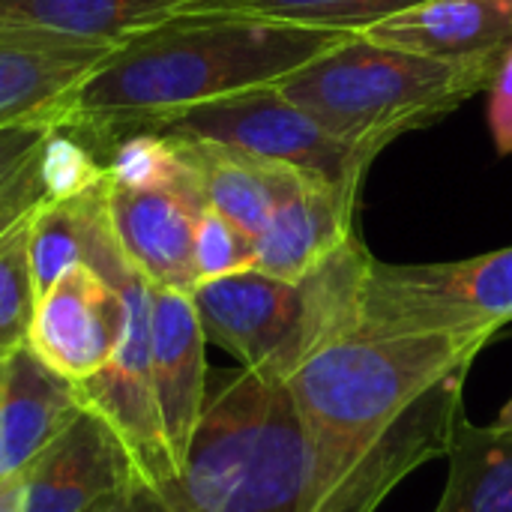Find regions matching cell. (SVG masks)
<instances>
[{
	"instance_id": "1",
	"label": "cell",
	"mask_w": 512,
	"mask_h": 512,
	"mask_svg": "<svg viewBox=\"0 0 512 512\" xmlns=\"http://www.w3.org/2000/svg\"><path fill=\"white\" fill-rule=\"evenodd\" d=\"M351 36L246 15H174L117 45L72 93L60 129L114 144L192 105L273 87Z\"/></svg>"
},
{
	"instance_id": "27",
	"label": "cell",
	"mask_w": 512,
	"mask_h": 512,
	"mask_svg": "<svg viewBox=\"0 0 512 512\" xmlns=\"http://www.w3.org/2000/svg\"><path fill=\"white\" fill-rule=\"evenodd\" d=\"M54 129L57 126L48 120H33V123L0 129V192L24 171V165L39 153V147Z\"/></svg>"
},
{
	"instance_id": "25",
	"label": "cell",
	"mask_w": 512,
	"mask_h": 512,
	"mask_svg": "<svg viewBox=\"0 0 512 512\" xmlns=\"http://www.w3.org/2000/svg\"><path fill=\"white\" fill-rule=\"evenodd\" d=\"M39 177L45 201H72L105 183L108 168L81 135L57 126L39 150Z\"/></svg>"
},
{
	"instance_id": "32",
	"label": "cell",
	"mask_w": 512,
	"mask_h": 512,
	"mask_svg": "<svg viewBox=\"0 0 512 512\" xmlns=\"http://www.w3.org/2000/svg\"><path fill=\"white\" fill-rule=\"evenodd\" d=\"M498 426H504V429H512V399L501 408V417H498Z\"/></svg>"
},
{
	"instance_id": "20",
	"label": "cell",
	"mask_w": 512,
	"mask_h": 512,
	"mask_svg": "<svg viewBox=\"0 0 512 512\" xmlns=\"http://www.w3.org/2000/svg\"><path fill=\"white\" fill-rule=\"evenodd\" d=\"M450 477L435 512H512V429L456 423Z\"/></svg>"
},
{
	"instance_id": "14",
	"label": "cell",
	"mask_w": 512,
	"mask_h": 512,
	"mask_svg": "<svg viewBox=\"0 0 512 512\" xmlns=\"http://www.w3.org/2000/svg\"><path fill=\"white\" fill-rule=\"evenodd\" d=\"M207 210L198 189H126L108 180V213L126 261L159 288L189 291L195 273V225Z\"/></svg>"
},
{
	"instance_id": "22",
	"label": "cell",
	"mask_w": 512,
	"mask_h": 512,
	"mask_svg": "<svg viewBox=\"0 0 512 512\" xmlns=\"http://www.w3.org/2000/svg\"><path fill=\"white\" fill-rule=\"evenodd\" d=\"M93 192V189H90ZM72 201H42L30 216V273L36 300L60 276L84 264L87 246V195Z\"/></svg>"
},
{
	"instance_id": "15",
	"label": "cell",
	"mask_w": 512,
	"mask_h": 512,
	"mask_svg": "<svg viewBox=\"0 0 512 512\" xmlns=\"http://www.w3.org/2000/svg\"><path fill=\"white\" fill-rule=\"evenodd\" d=\"M357 195L318 177L303 180L276 204L264 231L255 237V270L300 282L357 231Z\"/></svg>"
},
{
	"instance_id": "8",
	"label": "cell",
	"mask_w": 512,
	"mask_h": 512,
	"mask_svg": "<svg viewBox=\"0 0 512 512\" xmlns=\"http://www.w3.org/2000/svg\"><path fill=\"white\" fill-rule=\"evenodd\" d=\"M126 303V333L117 345L108 366L84 384H75V393L84 408L96 411L129 450L135 471L156 489L177 477L171 462L156 396H153V366H150V303L153 285L135 270H123L111 279Z\"/></svg>"
},
{
	"instance_id": "17",
	"label": "cell",
	"mask_w": 512,
	"mask_h": 512,
	"mask_svg": "<svg viewBox=\"0 0 512 512\" xmlns=\"http://www.w3.org/2000/svg\"><path fill=\"white\" fill-rule=\"evenodd\" d=\"M360 36L444 60L510 51L512 0H426Z\"/></svg>"
},
{
	"instance_id": "12",
	"label": "cell",
	"mask_w": 512,
	"mask_h": 512,
	"mask_svg": "<svg viewBox=\"0 0 512 512\" xmlns=\"http://www.w3.org/2000/svg\"><path fill=\"white\" fill-rule=\"evenodd\" d=\"M207 336L189 291L153 285L150 366L153 396L171 462L180 474L207 405Z\"/></svg>"
},
{
	"instance_id": "13",
	"label": "cell",
	"mask_w": 512,
	"mask_h": 512,
	"mask_svg": "<svg viewBox=\"0 0 512 512\" xmlns=\"http://www.w3.org/2000/svg\"><path fill=\"white\" fill-rule=\"evenodd\" d=\"M135 477L141 474L117 432L81 408L24 471V512H87Z\"/></svg>"
},
{
	"instance_id": "29",
	"label": "cell",
	"mask_w": 512,
	"mask_h": 512,
	"mask_svg": "<svg viewBox=\"0 0 512 512\" xmlns=\"http://www.w3.org/2000/svg\"><path fill=\"white\" fill-rule=\"evenodd\" d=\"M489 126L498 153L512 156V48L489 84Z\"/></svg>"
},
{
	"instance_id": "16",
	"label": "cell",
	"mask_w": 512,
	"mask_h": 512,
	"mask_svg": "<svg viewBox=\"0 0 512 512\" xmlns=\"http://www.w3.org/2000/svg\"><path fill=\"white\" fill-rule=\"evenodd\" d=\"M75 384L51 372L30 345L0 360V480L24 474L81 411Z\"/></svg>"
},
{
	"instance_id": "21",
	"label": "cell",
	"mask_w": 512,
	"mask_h": 512,
	"mask_svg": "<svg viewBox=\"0 0 512 512\" xmlns=\"http://www.w3.org/2000/svg\"><path fill=\"white\" fill-rule=\"evenodd\" d=\"M426 0H195L180 15H246L276 24L363 33Z\"/></svg>"
},
{
	"instance_id": "23",
	"label": "cell",
	"mask_w": 512,
	"mask_h": 512,
	"mask_svg": "<svg viewBox=\"0 0 512 512\" xmlns=\"http://www.w3.org/2000/svg\"><path fill=\"white\" fill-rule=\"evenodd\" d=\"M105 168L108 180L126 189H198L195 171L186 162L177 138L159 132L120 135Z\"/></svg>"
},
{
	"instance_id": "11",
	"label": "cell",
	"mask_w": 512,
	"mask_h": 512,
	"mask_svg": "<svg viewBox=\"0 0 512 512\" xmlns=\"http://www.w3.org/2000/svg\"><path fill=\"white\" fill-rule=\"evenodd\" d=\"M468 372H456L426 393L369 453H363L348 477L315 512H375L384 498L429 459L447 456L456 423L462 420V387Z\"/></svg>"
},
{
	"instance_id": "3",
	"label": "cell",
	"mask_w": 512,
	"mask_h": 512,
	"mask_svg": "<svg viewBox=\"0 0 512 512\" xmlns=\"http://www.w3.org/2000/svg\"><path fill=\"white\" fill-rule=\"evenodd\" d=\"M159 492L171 512H303L309 450L285 381L243 369L222 384Z\"/></svg>"
},
{
	"instance_id": "28",
	"label": "cell",
	"mask_w": 512,
	"mask_h": 512,
	"mask_svg": "<svg viewBox=\"0 0 512 512\" xmlns=\"http://www.w3.org/2000/svg\"><path fill=\"white\" fill-rule=\"evenodd\" d=\"M42 150V147H39ZM45 201L42 177H39V153L24 165V171L0 192V234L12 228L18 219H24L30 210H36Z\"/></svg>"
},
{
	"instance_id": "5",
	"label": "cell",
	"mask_w": 512,
	"mask_h": 512,
	"mask_svg": "<svg viewBox=\"0 0 512 512\" xmlns=\"http://www.w3.org/2000/svg\"><path fill=\"white\" fill-rule=\"evenodd\" d=\"M512 321V246L465 261H372L351 339L414 333H498Z\"/></svg>"
},
{
	"instance_id": "9",
	"label": "cell",
	"mask_w": 512,
	"mask_h": 512,
	"mask_svg": "<svg viewBox=\"0 0 512 512\" xmlns=\"http://www.w3.org/2000/svg\"><path fill=\"white\" fill-rule=\"evenodd\" d=\"M126 333V303L114 285L78 264L36 300L27 345L60 378L84 384L114 357Z\"/></svg>"
},
{
	"instance_id": "10",
	"label": "cell",
	"mask_w": 512,
	"mask_h": 512,
	"mask_svg": "<svg viewBox=\"0 0 512 512\" xmlns=\"http://www.w3.org/2000/svg\"><path fill=\"white\" fill-rule=\"evenodd\" d=\"M114 48L45 30L0 27V129L33 120L60 126L72 93Z\"/></svg>"
},
{
	"instance_id": "2",
	"label": "cell",
	"mask_w": 512,
	"mask_h": 512,
	"mask_svg": "<svg viewBox=\"0 0 512 512\" xmlns=\"http://www.w3.org/2000/svg\"><path fill=\"white\" fill-rule=\"evenodd\" d=\"M492 333H414L342 339L312 354L288 381L306 450L315 512L426 393L456 372H468Z\"/></svg>"
},
{
	"instance_id": "4",
	"label": "cell",
	"mask_w": 512,
	"mask_h": 512,
	"mask_svg": "<svg viewBox=\"0 0 512 512\" xmlns=\"http://www.w3.org/2000/svg\"><path fill=\"white\" fill-rule=\"evenodd\" d=\"M504 57L507 51L444 60L357 33L273 87L336 138L381 153L399 135L432 126L489 90Z\"/></svg>"
},
{
	"instance_id": "18",
	"label": "cell",
	"mask_w": 512,
	"mask_h": 512,
	"mask_svg": "<svg viewBox=\"0 0 512 512\" xmlns=\"http://www.w3.org/2000/svg\"><path fill=\"white\" fill-rule=\"evenodd\" d=\"M177 144L195 171L204 204L231 219L249 237H258L276 204L312 177L291 165L270 162L216 141L177 138Z\"/></svg>"
},
{
	"instance_id": "24",
	"label": "cell",
	"mask_w": 512,
	"mask_h": 512,
	"mask_svg": "<svg viewBox=\"0 0 512 512\" xmlns=\"http://www.w3.org/2000/svg\"><path fill=\"white\" fill-rule=\"evenodd\" d=\"M30 216L0 234V360L27 345L36 288L30 273Z\"/></svg>"
},
{
	"instance_id": "19",
	"label": "cell",
	"mask_w": 512,
	"mask_h": 512,
	"mask_svg": "<svg viewBox=\"0 0 512 512\" xmlns=\"http://www.w3.org/2000/svg\"><path fill=\"white\" fill-rule=\"evenodd\" d=\"M192 3L195 0H0V27L123 45L186 12Z\"/></svg>"
},
{
	"instance_id": "7",
	"label": "cell",
	"mask_w": 512,
	"mask_h": 512,
	"mask_svg": "<svg viewBox=\"0 0 512 512\" xmlns=\"http://www.w3.org/2000/svg\"><path fill=\"white\" fill-rule=\"evenodd\" d=\"M204 336L243 369L288 381L309 360V309L300 282L246 270L192 288Z\"/></svg>"
},
{
	"instance_id": "6",
	"label": "cell",
	"mask_w": 512,
	"mask_h": 512,
	"mask_svg": "<svg viewBox=\"0 0 512 512\" xmlns=\"http://www.w3.org/2000/svg\"><path fill=\"white\" fill-rule=\"evenodd\" d=\"M147 132L237 147L351 192H360L363 177L378 156V150L348 144L327 132L312 114L288 102L276 87H258L192 105L165 117Z\"/></svg>"
},
{
	"instance_id": "31",
	"label": "cell",
	"mask_w": 512,
	"mask_h": 512,
	"mask_svg": "<svg viewBox=\"0 0 512 512\" xmlns=\"http://www.w3.org/2000/svg\"><path fill=\"white\" fill-rule=\"evenodd\" d=\"M0 512H24V474L0 480Z\"/></svg>"
},
{
	"instance_id": "26",
	"label": "cell",
	"mask_w": 512,
	"mask_h": 512,
	"mask_svg": "<svg viewBox=\"0 0 512 512\" xmlns=\"http://www.w3.org/2000/svg\"><path fill=\"white\" fill-rule=\"evenodd\" d=\"M255 270V237L240 231L216 210H204L195 225V273L198 285L234 273Z\"/></svg>"
},
{
	"instance_id": "30",
	"label": "cell",
	"mask_w": 512,
	"mask_h": 512,
	"mask_svg": "<svg viewBox=\"0 0 512 512\" xmlns=\"http://www.w3.org/2000/svg\"><path fill=\"white\" fill-rule=\"evenodd\" d=\"M87 512H171V507H168V501L162 498V492L156 486L135 477L132 483L111 492L108 498H102Z\"/></svg>"
}]
</instances>
